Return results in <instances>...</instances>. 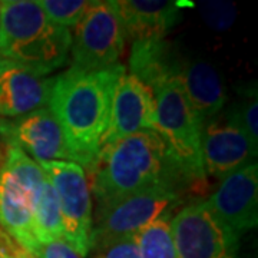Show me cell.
<instances>
[{
    "instance_id": "obj_21",
    "label": "cell",
    "mask_w": 258,
    "mask_h": 258,
    "mask_svg": "<svg viewBox=\"0 0 258 258\" xmlns=\"http://www.w3.org/2000/svg\"><path fill=\"white\" fill-rule=\"evenodd\" d=\"M36 3L53 23L64 29L75 28L92 5L91 0H36Z\"/></svg>"
},
{
    "instance_id": "obj_5",
    "label": "cell",
    "mask_w": 258,
    "mask_h": 258,
    "mask_svg": "<svg viewBox=\"0 0 258 258\" xmlns=\"http://www.w3.org/2000/svg\"><path fill=\"white\" fill-rule=\"evenodd\" d=\"M46 182L43 169L16 148H6L0 169V228L32 255L37 245L33 211Z\"/></svg>"
},
{
    "instance_id": "obj_12",
    "label": "cell",
    "mask_w": 258,
    "mask_h": 258,
    "mask_svg": "<svg viewBox=\"0 0 258 258\" xmlns=\"http://www.w3.org/2000/svg\"><path fill=\"white\" fill-rule=\"evenodd\" d=\"M155 99L151 88L125 71L115 85L109 122L102 147L138 132H155Z\"/></svg>"
},
{
    "instance_id": "obj_3",
    "label": "cell",
    "mask_w": 258,
    "mask_h": 258,
    "mask_svg": "<svg viewBox=\"0 0 258 258\" xmlns=\"http://www.w3.org/2000/svg\"><path fill=\"white\" fill-rule=\"evenodd\" d=\"M71 45V30L53 23L35 0L2 2L0 57L45 76L68 62Z\"/></svg>"
},
{
    "instance_id": "obj_4",
    "label": "cell",
    "mask_w": 258,
    "mask_h": 258,
    "mask_svg": "<svg viewBox=\"0 0 258 258\" xmlns=\"http://www.w3.org/2000/svg\"><path fill=\"white\" fill-rule=\"evenodd\" d=\"M155 99V132L164 139L172 158L195 189L204 188L207 175L201 157V120L186 101L176 78L158 83L152 89Z\"/></svg>"
},
{
    "instance_id": "obj_14",
    "label": "cell",
    "mask_w": 258,
    "mask_h": 258,
    "mask_svg": "<svg viewBox=\"0 0 258 258\" xmlns=\"http://www.w3.org/2000/svg\"><path fill=\"white\" fill-rule=\"evenodd\" d=\"M53 78L32 74L26 68L0 57V118H18L46 108Z\"/></svg>"
},
{
    "instance_id": "obj_13",
    "label": "cell",
    "mask_w": 258,
    "mask_h": 258,
    "mask_svg": "<svg viewBox=\"0 0 258 258\" xmlns=\"http://www.w3.org/2000/svg\"><path fill=\"white\" fill-rule=\"evenodd\" d=\"M211 210L238 237L258 224V165L252 162L220 181L207 200Z\"/></svg>"
},
{
    "instance_id": "obj_8",
    "label": "cell",
    "mask_w": 258,
    "mask_h": 258,
    "mask_svg": "<svg viewBox=\"0 0 258 258\" xmlns=\"http://www.w3.org/2000/svg\"><path fill=\"white\" fill-rule=\"evenodd\" d=\"M53 186L63 222V240L83 258L92 249V195L88 174L68 161L37 162Z\"/></svg>"
},
{
    "instance_id": "obj_16",
    "label": "cell",
    "mask_w": 258,
    "mask_h": 258,
    "mask_svg": "<svg viewBox=\"0 0 258 258\" xmlns=\"http://www.w3.org/2000/svg\"><path fill=\"white\" fill-rule=\"evenodd\" d=\"M176 79L201 123L224 111L227 89L222 76L211 63L182 57Z\"/></svg>"
},
{
    "instance_id": "obj_19",
    "label": "cell",
    "mask_w": 258,
    "mask_h": 258,
    "mask_svg": "<svg viewBox=\"0 0 258 258\" xmlns=\"http://www.w3.org/2000/svg\"><path fill=\"white\" fill-rule=\"evenodd\" d=\"M172 214H166L138 234L141 258H178L171 232Z\"/></svg>"
},
{
    "instance_id": "obj_11",
    "label": "cell",
    "mask_w": 258,
    "mask_h": 258,
    "mask_svg": "<svg viewBox=\"0 0 258 258\" xmlns=\"http://www.w3.org/2000/svg\"><path fill=\"white\" fill-rule=\"evenodd\" d=\"M258 147L232 122L218 113L201 126V157L205 175L224 179L252 162H257Z\"/></svg>"
},
{
    "instance_id": "obj_23",
    "label": "cell",
    "mask_w": 258,
    "mask_h": 258,
    "mask_svg": "<svg viewBox=\"0 0 258 258\" xmlns=\"http://www.w3.org/2000/svg\"><path fill=\"white\" fill-rule=\"evenodd\" d=\"M96 258H141L138 234L118 238L96 247Z\"/></svg>"
},
{
    "instance_id": "obj_15",
    "label": "cell",
    "mask_w": 258,
    "mask_h": 258,
    "mask_svg": "<svg viewBox=\"0 0 258 258\" xmlns=\"http://www.w3.org/2000/svg\"><path fill=\"white\" fill-rule=\"evenodd\" d=\"M125 36L134 42L161 40L179 20L182 3L165 0H116Z\"/></svg>"
},
{
    "instance_id": "obj_6",
    "label": "cell",
    "mask_w": 258,
    "mask_h": 258,
    "mask_svg": "<svg viewBox=\"0 0 258 258\" xmlns=\"http://www.w3.org/2000/svg\"><path fill=\"white\" fill-rule=\"evenodd\" d=\"M186 191L158 185L96 205L92 224V249L128 235H137L184 203Z\"/></svg>"
},
{
    "instance_id": "obj_24",
    "label": "cell",
    "mask_w": 258,
    "mask_h": 258,
    "mask_svg": "<svg viewBox=\"0 0 258 258\" xmlns=\"http://www.w3.org/2000/svg\"><path fill=\"white\" fill-rule=\"evenodd\" d=\"M33 258H83L79 252H76L63 238L37 242V245L32 252Z\"/></svg>"
},
{
    "instance_id": "obj_26",
    "label": "cell",
    "mask_w": 258,
    "mask_h": 258,
    "mask_svg": "<svg viewBox=\"0 0 258 258\" xmlns=\"http://www.w3.org/2000/svg\"><path fill=\"white\" fill-rule=\"evenodd\" d=\"M3 162H5V155H3L2 151H0V169H2V166H3Z\"/></svg>"
},
{
    "instance_id": "obj_27",
    "label": "cell",
    "mask_w": 258,
    "mask_h": 258,
    "mask_svg": "<svg viewBox=\"0 0 258 258\" xmlns=\"http://www.w3.org/2000/svg\"><path fill=\"white\" fill-rule=\"evenodd\" d=\"M0 8H2V2H0Z\"/></svg>"
},
{
    "instance_id": "obj_2",
    "label": "cell",
    "mask_w": 258,
    "mask_h": 258,
    "mask_svg": "<svg viewBox=\"0 0 258 258\" xmlns=\"http://www.w3.org/2000/svg\"><path fill=\"white\" fill-rule=\"evenodd\" d=\"M91 176L96 205L158 185L175 186L186 192L195 189L164 139L154 131L138 132L102 147Z\"/></svg>"
},
{
    "instance_id": "obj_17",
    "label": "cell",
    "mask_w": 258,
    "mask_h": 258,
    "mask_svg": "<svg viewBox=\"0 0 258 258\" xmlns=\"http://www.w3.org/2000/svg\"><path fill=\"white\" fill-rule=\"evenodd\" d=\"M182 57L164 39L134 42L129 56V74L152 89L158 83L176 78Z\"/></svg>"
},
{
    "instance_id": "obj_20",
    "label": "cell",
    "mask_w": 258,
    "mask_h": 258,
    "mask_svg": "<svg viewBox=\"0 0 258 258\" xmlns=\"http://www.w3.org/2000/svg\"><path fill=\"white\" fill-rule=\"evenodd\" d=\"M224 116L232 122L248 137L252 145L258 147V105L257 91L251 89L245 96L234 102L228 109L222 111Z\"/></svg>"
},
{
    "instance_id": "obj_10",
    "label": "cell",
    "mask_w": 258,
    "mask_h": 258,
    "mask_svg": "<svg viewBox=\"0 0 258 258\" xmlns=\"http://www.w3.org/2000/svg\"><path fill=\"white\" fill-rule=\"evenodd\" d=\"M0 139L6 148L20 149L36 162L68 161L82 166L47 106L18 118H0Z\"/></svg>"
},
{
    "instance_id": "obj_7",
    "label": "cell",
    "mask_w": 258,
    "mask_h": 258,
    "mask_svg": "<svg viewBox=\"0 0 258 258\" xmlns=\"http://www.w3.org/2000/svg\"><path fill=\"white\" fill-rule=\"evenodd\" d=\"M126 36L113 0H93L75 26L71 68L91 72L118 64Z\"/></svg>"
},
{
    "instance_id": "obj_22",
    "label": "cell",
    "mask_w": 258,
    "mask_h": 258,
    "mask_svg": "<svg viewBox=\"0 0 258 258\" xmlns=\"http://www.w3.org/2000/svg\"><path fill=\"white\" fill-rule=\"evenodd\" d=\"M198 9L207 26L217 32L228 30L237 19V9L234 3L230 2H221V0L201 2Z\"/></svg>"
},
{
    "instance_id": "obj_1",
    "label": "cell",
    "mask_w": 258,
    "mask_h": 258,
    "mask_svg": "<svg viewBox=\"0 0 258 258\" xmlns=\"http://www.w3.org/2000/svg\"><path fill=\"white\" fill-rule=\"evenodd\" d=\"M123 64L83 72L69 68L53 78L47 108L59 122L86 174H92L108 128L112 95Z\"/></svg>"
},
{
    "instance_id": "obj_25",
    "label": "cell",
    "mask_w": 258,
    "mask_h": 258,
    "mask_svg": "<svg viewBox=\"0 0 258 258\" xmlns=\"http://www.w3.org/2000/svg\"><path fill=\"white\" fill-rule=\"evenodd\" d=\"M0 258H33L8 232L0 228Z\"/></svg>"
},
{
    "instance_id": "obj_9",
    "label": "cell",
    "mask_w": 258,
    "mask_h": 258,
    "mask_svg": "<svg viewBox=\"0 0 258 258\" xmlns=\"http://www.w3.org/2000/svg\"><path fill=\"white\" fill-rule=\"evenodd\" d=\"M171 232L178 258H241L240 237L207 200L184 205L171 218Z\"/></svg>"
},
{
    "instance_id": "obj_18",
    "label": "cell",
    "mask_w": 258,
    "mask_h": 258,
    "mask_svg": "<svg viewBox=\"0 0 258 258\" xmlns=\"http://www.w3.org/2000/svg\"><path fill=\"white\" fill-rule=\"evenodd\" d=\"M33 234L37 242H47L63 238V222L60 207L53 186L47 181V178L33 211Z\"/></svg>"
}]
</instances>
